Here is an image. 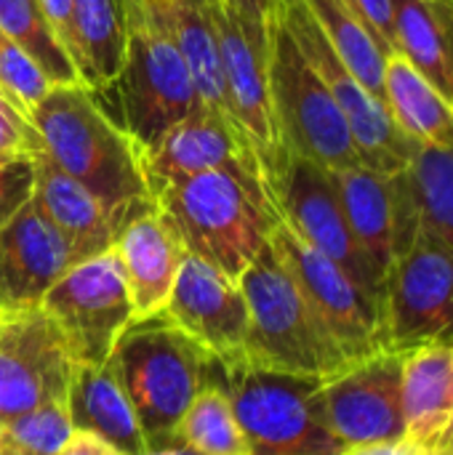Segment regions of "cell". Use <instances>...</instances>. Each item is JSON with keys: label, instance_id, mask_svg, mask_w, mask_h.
<instances>
[{"label": "cell", "instance_id": "obj_1", "mask_svg": "<svg viewBox=\"0 0 453 455\" xmlns=\"http://www.w3.org/2000/svg\"><path fill=\"white\" fill-rule=\"evenodd\" d=\"M155 205L187 253L238 280L270 243L280 211L259 165H224L166 184Z\"/></svg>", "mask_w": 453, "mask_h": 455}, {"label": "cell", "instance_id": "obj_2", "mask_svg": "<svg viewBox=\"0 0 453 455\" xmlns=\"http://www.w3.org/2000/svg\"><path fill=\"white\" fill-rule=\"evenodd\" d=\"M107 368L128 397L147 448L160 451L174 445L184 411L211 384L214 357L160 312L123 331Z\"/></svg>", "mask_w": 453, "mask_h": 455}, {"label": "cell", "instance_id": "obj_3", "mask_svg": "<svg viewBox=\"0 0 453 455\" xmlns=\"http://www.w3.org/2000/svg\"><path fill=\"white\" fill-rule=\"evenodd\" d=\"M29 123L43 152L99 197L115 205L152 203L136 141L99 107L88 85H53Z\"/></svg>", "mask_w": 453, "mask_h": 455}, {"label": "cell", "instance_id": "obj_4", "mask_svg": "<svg viewBox=\"0 0 453 455\" xmlns=\"http://www.w3.org/2000/svg\"><path fill=\"white\" fill-rule=\"evenodd\" d=\"M211 381L230 397L251 455H339L347 448L318 411L323 379L267 371L240 352L214 357Z\"/></svg>", "mask_w": 453, "mask_h": 455}, {"label": "cell", "instance_id": "obj_5", "mask_svg": "<svg viewBox=\"0 0 453 455\" xmlns=\"http://www.w3.org/2000/svg\"><path fill=\"white\" fill-rule=\"evenodd\" d=\"M238 285L248 304L246 360L307 379H328L347 368L320 333L294 277L270 243L246 267Z\"/></svg>", "mask_w": 453, "mask_h": 455}, {"label": "cell", "instance_id": "obj_6", "mask_svg": "<svg viewBox=\"0 0 453 455\" xmlns=\"http://www.w3.org/2000/svg\"><path fill=\"white\" fill-rule=\"evenodd\" d=\"M270 99L275 128L286 152L326 171L360 163L350 125L326 83L304 59L280 16L270 35Z\"/></svg>", "mask_w": 453, "mask_h": 455}, {"label": "cell", "instance_id": "obj_7", "mask_svg": "<svg viewBox=\"0 0 453 455\" xmlns=\"http://www.w3.org/2000/svg\"><path fill=\"white\" fill-rule=\"evenodd\" d=\"M125 8V64L115 85L125 133L139 149L155 144L174 123L200 107L192 72L176 43L142 8L139 0H123Z\"/></svg>", "mask_w": 453, "mask_h": 455}, {"label": "cell", "instance_id": "obj_8", "mask_svg": "<svg viewBox=\"0 0 453 455\" xmlns=\"http://www.w3.org/2000/svg\"><path fill=\"white\" fill-rule=\"evenodd\" d=\"M270 245L294 277L312 320L344 365L387 352L379 304L339 264L307 245L283 224V219L272 229Z\"/></svg>", "mask_w": 453, "mask_h": 455}, {"label": "cell", "instance_id": "obj_9", "mask_svg": "<svg viewBox=\"0 0 453 455\" xmlns=\"http://www.w3.org/2000/svg\"><path fill=\"white\" fill-rule=\"evenodd\" d=\"M382 328L392 352L453 347V248L422 224L384 277Z\"/></svg>", "mask_w": 453, "mask_h": 455}, {"label": "cell", "instance_id": "obj_10", "mask_svg": "<svg viewBox=\"0 0 453 455\" xmlns=\"http://www.w3.org/2000/svg\"><path fill=\"white\" fill-rule=\"evenodd\" d=\"M278 16L304 59L312 64L318 77L331 91L334 101L339 104L352 141L358 147L360 163L382 171V173H400L406 171L417 144L409 141L400 128L392 123L382 99H376L342 61L304 0H278Z\"/></svg>", "mask_w": 453, "mask_h": 455}, {"label": "cell", "instance_id": "obj_11", "mask_svg": "<svg viewBox=\"0 0 453 455\" xmlns=\"http://www.w3.org/2000/svg\"><path fill=\"white\" fill-rule=\"evenodd\" d=\"M40 309L59 328L80 365H107L117 339L133 323L125 277L115 251L72 264L43 296Z\"/></svg>", "mask_w": 453, "mask_h": 455}, {"label": "cell", "instance_id": "obj_12", "mask_svg": "<svg viewBox=\"0 0 453 455\" xmlns=\"http://www.w3.org/2000/svg\"><path fill=\"white\" fill-rule=\"evenodd\" d=\"M270 187L283 224L339 264L382 309V283L352 237L331 173L312 160L283 149Z\"/></svg>", "mask_w": 453, "mask_h": 455}, {"label": "cell", "instance_id": "obj_13", "mask_svg": "<svg viewBox=\"0 0 453 455\" xmlns=\"http://www.w3.org/2000/svg\"><path fill=\"white\" fill-rule=\"evenodd\" d=\"M75 360L40 309L0 312V421L64 403Z\"/></svg>", "mask_w": 453, "mask_h": 455}, {"label": "cell", "instance_id": "obj_14", "mask_svg": "<svg viewBox=\"0 0 453 455\" xmlns=\"http://www.w3.org/2000/svg\"><path fill=\"white\" fill-rule=\"evenodd\" d=\"M403 355L379 352L320 381L315 392L326 427L350 448L406 437L403 421Z\"/></svg>", "mask_w": 453, "mask_h": 455}, {"label": "cell", "instance_id": "obj_15", "mask_svg": "<svg viewBox=\"0 0 453 455\" xmlns=\"http://www.w3.org/2000/svg\"><path fill=\"white\" fill-rule=\"evenodd\" d=\"M208 21L214 27L219 45L224 104L230 123L248 139L267 173V181L272 184V176L283 155V144L275 128L270 99V45L248 37L238 16L219 0L208 3Z\"/></svg>", "mask_w": 453, "mask_h": 455}, {"label": "cell", "instance_id": "obj_16", "mask_svg": "<svg viewBox=\"0 0 453 455\" xmlns=\"http://www.w3.org/2000/svg\"><path fill=\"white\" fill-rule=\"evenodd\" d=\"M328 173L352 237L384 288L395 256L419 227L406 173H382L363 163Z\"/></svg>", "mask_w": 453, "mask_h": 455}, {"label": "cell", "instance_id": "obj_17", "mask_svg": "<svg viewBox=\"0 0 453 455\" xmlns=\"http://www.w3.org/2000/svg\"><path fill=\"white\" fill-rule=\"evenodd\" d=\"M163 312L216 360L246 349L248 304L238 280L192 253L184 256Z\"/></svg>", "mask_w": 453, "mask_h": 455}, {"label": "cell", "instance_id": "obj_18", "mask_svg": "<svg viewBox=\"0 0 453 455\" xmlns=\"http://www.w3.org/2000/svg\"><path fill=\"white\" fill-rule=\"evenodd\" d=\"M72 264H77L72 245L29 197L0 224V312L40 307Z\"/></svg>", "mask_w": 453, "mask_h": 455}, {"label": "cell", "instance_id": "obj_19", "mask_svg": "<svg viewBox=\"0 0 453 455\" xmlns=\"http://www.w3.org/2000/svg\"><path fill=\"white\" fill-rule=\"evenodd\" d=\"M142 173L155 197L166 184L224 165H259L248 139L219 112L198 107L174 123L155 144L139 149ZM264 171V168H262Z\"/></svg>", "mask_w": 453, "mask_h": 455}, {"label": "cell", "instance_id": "obj_20", "mask_svg": "<svg viewBox=\"0 0 453 455\" xmlns=\"http://www.w3.org/2000/svg\"><path fill=\"white\" fill-rule=\"evenodd\" d=\"M32 203L67 237L77 261L109 251L123 227L155 203L115 205L61 171L45 152L32 155Z\"/></svg>", "mask_w": 453, "mask_h": 455}, {"label": "cell", "instance_id": "obj_21", "mask_svg": "<svg viewBox=\"0 0 453 455\" xmlns=\"http://www.w3.org/2000/svg\"><path fill=\"white\" fill-rule=\"evenodd\" d=\"M112 251L125 277L133 320L160 315L171 299L174 283L187 256L179 235L160 213V208L152 203L136 213L117 235Z\"/></svg>", "mask_w": 453, "mask_h": 455}, {"label": "cell", "instance_id": "obj_22", "mask_svg": "<svg viewBox=\"0 0 453 455\" xmlns=\"http://www.w3.org/2000/svg\"><path fill=\"white\" fill-rule=\"evenodd\" d=\"M64 405L75 432L96 435L123 455L150 453L136 413L107 365L75 363Z\"/></svg>", "mask_w": 453, "mask_h": 455}, {"label": "cell", "instance_id": "obj_23", "mask_svg": "<svg viewBox=\"0 0 453 455\" xmlns=\"http://www.w3.org/2000/svg\"><path fill=\"white\" fill-rule=\"evenodd\" d=\"M400 355L406 440L433 451L453 411V347H417Z\"/></svg>", "mask_w": 453, "mask_h": 455}, {"label": "cell", "instance_id": "obj_24", "mask_svg": "<svg viewBox=\"0 0 453 455\" xmlns=\"http://www.w3.org/2000/svg\"><path fill=\"white\" fill-rule=\"evenodd\" d=\"M382 99L392 123L417 147L453 144V101L446 99L400 51H392L384 59Z\"/></svg>", "mask_w": 453, "mask_h": 455}, {"label": "cell", "instance_id": "obj_25", "mask_svg": "<svg viewBox=\"0 0 453 455\" xmlns=\"http://www.w3.org/2000/svg\"><path fill=\"white\" fill-rule=\"evenodd\" d=\"M139 3L182 51L192 72L200 104L230 120L224 104L219 45H216L214 27L208 21V3L203 0H139Z\"/></svg>", "mask_w": 453, "mask_h": 455}, {"label": "cell", "instance_id": "obj_26", "mask_svg": "<svg viewBox=\"0 0 453 455\" xmlns=\"http://www.w3.org/2000/svg\"><path fill=\"white\" fill-rule=\"evenodd\" d=\"M395 48L453 101V0H392Z\"/></svg>", "mask_w": 453, "mask_h": 455}, {"label": "cell", "instance_id": "obj_27", "mask_svg": "<svg viewBox=\"0 0 453 455\" xmlns=\"http://www.w3.org/2000/svg\"><path fill=\"white\" fill-rule=\"evenodd\" d=\"M72 40L80 80L91 91L115 85L125 64L123 0H72Z\"/></svg>", "mask_w": 453, "mask_h": 455}, {"label": "cell", "instance_id": "obj_28", "mask_svg": "<svg viewBox=\"0 0 453 455\" xmlns=\"http://www.w3.org/2000/svg\"><path fill=\"white\" fill-rule=\"evenodd\" d=\"M304 5L310 8L342 61L350 67V72L376 99H382L387 53L374 37V32L366 27V21L358 16V11L350 5V0H304Z\"/></svg>", "mask_w": 453, "mask_h": 455}, {"label": "cell", "instance_id": "obj_29", "mask_svg": "<svg viewBox=\"0 0 453 455\" xmlns=\"http://www.w3.org/2000/svg\"><path fill=\"white\" fill-rule=\"evenodd\" d=\"M403 173L419 224L453 248V144L417 147Z\"/></svg>", "mask_w": 453, "mask_h": 455}, {"label": "cell", "instance_id": "obj_30", "mask_svg": "<svg viewBox=\"0 0 453 455\" xmlns=\"http://www.w3.org/2000/svg\"><path fill=\"white\" fill-rule=\"evenodd\" d=\"M174 445H184L200 455H251L235 408L219 384H208L184 411Z\"/></svg>", "mask_w": 453, "mask_h": 455}, {"label": "cell", "instance_id": "obj_31", "mask_svg": "<svg viewBox=\"0 0 453 455\" xmlns=\"http://www.w3.org/2000/svg\"><path fill=\"white\" fill-rule=\"evenodd\" d=\"M0 32L24 48L56 85H85L53 35L40 0H0Z\"/></svg>", "mask_w": 453, "mask_h": 455}, {"label": "cell", "instance_id": "obj_32", "mask_svg": "<svg viewBox=\"0 0 453 455\" xmlns=\"http://www.w3.org/2000/svg\"><path fill=\"white\" fill-rule=\"evenodd\" d=\"M72 435L64 403L11 419L0 429V455H56Z\"/></svg>", "mask_w": 453, "mask_h": 455}, {"label": "cell", "instance_id": "obj_33", "mask_svg": "<svg viewBox=\"0 0 453 455\" xmlns=\"http://www.w3.org/2000/svg\"><path fill=\"white\" fill-rule=\"evenodd\" d=\"M53 85L56 83L40 69V64L0 32V96L29 120L32 109L51 93Z\"/></svg>", "mask_w": 453, "mask_h": 455}, {"label": "cell", "instance_id": "obj_34", "mask_svg": "<svg viewBox=\"0 0 453 455\" xmlns=\"http://www.w3.org/2000/svg\"><path fill=\"white\" fill-rule=\"evenodd\" d=\"M0 152L11 157H32L43 152V141L35 125L0 96Z\"/></svg>", "mask_w": 453, "mask_h": 455}, {"label": "cell", "instance_id": "obj_35", "mask_svg": "<svg viewBox=\"0 0 453 455\" xmlns=\"http://www.w3.org/2000/svg\"><path fill=\"white\" fill-rule=\"evenodd\" d=\"M35 187L32 157H13L0 165V224L8 221L24 203H29Z\"/></svg>", "mask_w": 453, "mask_h": 455}, {"label": "cell", "instance_id": "obj_36", "mask_svg": "<svg viewBox=\"0 0 453 455\" xmlns=\"http://www.w3.org/2000/svg\"><path fill=\"white\" fill-rule=\"evenodd\" d=\"M224 8H230L248 37L270 45L272 24L278 21V0H219Z\"/></svg>", "mask_w": 453, "mask_h": 455}, {"label": "cell", "instance_id": "obj_37", "mask_svg": "<svg viewBox=\"0 0 453 455\" xmlns=\"http://www.w3.org/2000/svg\"><path fill=\"white\" fill-rule=\"evenodd\" d=\"M350 5L358 11V16L366 21V27L374 32L384 53L398 51L395 48V16H392V0H350Z\"/></svg>", "mask_w": 453, "mask_h": 455}, {"label": "cell", "instance_id": "obj_38", "mask_svg": "<svg viewBox=\"0 0 453 455\" xmlns=\"http://www.w3.org/2000/svg\"><path fill=\"white\" fill-rule=\"evenodd\" d=\"M40 5H43V13H45V19L51 24L53 35L59 37L61 48L72 59V51H75V40H72V0H40ZM72 64H75V59H72Z\"/></svg>", "mask_w": 453, "mask_h": 455}, {"label": "cell", "instance_id": "obj_39", "mask_svg": "<svg viewBox=\"0 0 453 455\" xmlns=\"http://www.w3.org/2000/svg\"><path fill=\"white\" fill-rule=\"evenodd\" d=\"M339 455H433V451L411 443V440H390V443H363V445H350Z\"/></svg>", "mask_w": 453, "mask_h": 455}, {"label": "cell", "instance_id": "obj_40", "mask_svg": "<svg viewBox=\"0 0 453 455\" xmlns=\"http://www.w3.org/2000/svg\"><path fill=\"white\" fill-rule=\"evenodd\" d=\"M56 455H123L120 451H115L112 445H107L104 440H99L96 435L88 432H75L69 435V440L64 443V448Z\"/></svg>", "mask_w": 453, "mask_h": 455}, {"label": "cell", "instance_id": "obj_41", "mask_svg": "<svg viewBox=\"0 0 453 455\" xmlns=\"http://www.w3.org/2000/svg\"><path fill=\"white\" fill-rule=\"evenodd\" d=\"M433 455H453V411L446 429L441 432V437H438V443L433 448Z\"/></svg>", "mask_w": 453, "mask_h": 455}, {"label": "cell", "instance_id": "obj_42", "mask_svg": "<svg viewBox=\"0 0 453 455\" xmlns=\"http://www.w3.org/2000/svg\"><path fill=\"white\" fill-rule=\"evenodd\" d=\"M147 455H200L184 445H168V448H160V451H150Z\"/></svg>", "mask_w": 453, "mask_h": 455}, {"label": "cell", "instance_id": "obj_43", "mask_svg": "<svg viewBox=\"0 0 453 455\" xmlns=\"http://www.w3.org/2000/svg\"><path fill=\"white\" fill-rule=\"evenodd\" d=\"M11 160H13L11 155H3V152H0V165H5V163H11Z\"/></svg>", "mask_w": 453, "mask_h": 455}, {"label": "cell", "instance_id": "obj_44", "mask_svg": "<svg viewBox=\"0 0 453 455\" xmlns=\"http://www.w3.org/2000/svg\"><path fill=\"white\" fill-rule=\"evenodd\" d=\"M203 3H214V0H203Z\"/></svg>", "mask_w": 453, "mask_h": 455}, {"label": "cell", "instance_id": "obj_45", "mask_svg": "<svg viewBox=\"0 0 453 455\" xmlns=\"http://www.w3.org/2000/svg\"><path fill=\"white\" fill-rule=\"evenodd\" d=\"M0 429H3V421H0Z\"/></svg>", "mask_w": 453, "mask_h": 455}]
</instances>
